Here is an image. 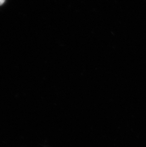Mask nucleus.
Here are the masks:
<instances>
[{"mask_svg":"<svg viewBox=\"0 0 146 147\" xmlns=\"http://www.w3.org/2000/svg\"><path fill=\"white\" fill-rule=\"evenodd\" d=\"M5 1V0H0V5H3Z\"/></svg>","mask_w":146,"mask_h":147,"instance_id":"f257e3e1","label":"nucleus"}]
</instances>
